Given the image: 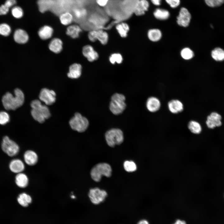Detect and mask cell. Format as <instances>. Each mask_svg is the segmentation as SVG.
Listing matches in <instances>:
<instances>
[{
	"mask_svg": "<svg viewBox=\"0 0 224 224\" xmlns=\"http://www.w3.org/2000/svg\"><path fill=\"white\" fill-rule=\"evenodd\" d=\"M14 95L7 92L2 97V102L4 108L7 110H15L21 106L24 102V95L19 88L14 91Z\"/></svg>",
	"mask_w": 224,
	"mask_h": 224,
	"instance_id": "6da1fadb",
	"label": "cell"
},
{
	"mask_svg": "<svg viewBox=\"0 0 224 224\" xmlns=\"http://www.w3.org/2000/svg\"><path fill=\"white\" fill-rule=\"evenodd\" d=\"M32 108L31 114L35 120L40 123H42L46 119L50 116V113L48 108L45 105H42L39 100H35L31 103Z\"/></svg>",
	"mask_w": 224,
	"mask_h": 224,
	"instance_id": "7a4b0ae2",
	"label": "cell"
},
{
	"mask_svg": "<svg viewBox=\"0 0 224 224\" xmlns=\"http://www.w3.org/2000/svg\"><path fill=\"white\" fill-rule=\"evenodd\" d=\"M111 166L107 163H100L95 165L91 171V176L95 181L98 182L101 180L102 176L110 177L112 174Z\"/></svg>",
	"mask_w": 224,
	"mask_h": 224,
	"instance_id": "3957f363",
	"label": "cell"
},
{
	"mask_svg": "<svg viewBox=\"0 0 224 224\" xmlns=\"http://www.w3.org/2000/svg\"><path fill=\"white\" fill-rule=\"evenodd\" d=\"M125 97L122 94L115 93L111 97L109 108L114 114L117 115L122 114L126 106L125 103Z\"/></svg>",
	"mask_w": 224,
	"mask_h": 224,
	"instance_id": "277c9868",
	"label": "cell"
},
{
	"mask_svg": "<svg viewBox=\"0 0 224 224\" xmlns=\"http://www.w3.org/2000/svg\"><path fill=\"white\" fill-rule=\"evenodd\" d=\"M105 137L107 144L111 147L120 144L124 140L123 132L117 128H112L107 131L105 133Z\"/></svg>",
	"mask_w": 224,
	"mask_h": 224,
	"instance_id": "5b68a950",
	"label": "cell"
},
{
	"mask_svg": "<svg viewBox=\"0 0 224 224\" xmlns=\"http://www.w3.org/2000/svg\"><path fill=\"white\" fill-rule=\"evenodd\" d=\"M71 128L79 132L85 131L89 125L88 120L80 113H76L69 121Z\"/></svg>",
	"mask_w": 224,
	"mask_h": 224,
	"instance_id": "8992f818",
	"label": "cell"
},
{
	"mask_svg": "<svg viewBox=\"0 0 224 224\" xmlns=\"http://www.w3.org/2000/svg\"><path fill=\"white\" fill-rule=\"evenodd\" d=\"M1 147L2 151L10 156L16 155L19 151L18 145L7 136H5L3 138Z\"/></svg>",
	"mask_w": 224,
	"mask_h": 224,
	"instance_id": "52a82bcc",
	"label": "cell"
},
{
	"mask_svg": "<svg viewBox=\"0 0 224 224\" xmlns=\"http://www.w3.org/2000/svg\"><path fill=\"white\" fill-rule=\"evenodd\" d=\"M88 37L89 40L94 42L98 40L103 45L106 44L109 40V35L104 29H98L89 31Z\"/></svg>",
	"mask_w": 224,
	"mask_h": 224,
	"instance_id": "ba28073f",
	"label": "cell"
},
{
	"mask_svg": "<svg viewBox=\"0 0 224 224\" xmlns=\"http://www.w3.org/2000/svg\"><path fill=\"white\" fill-rule=\"evenodd\" d=\"M88 195L91 201L93 203L98 204L105 200L107 194L104 190L100 189L98 188H95L90 190Z\"/></svg>",
	"mask_w": 224,
	"mask_h": 224,
	"instance_id": "9c48e42d",
	"label": "cell"
},
{
	"mask_svg": "<svg viewBox=\"0 0 224 224\" xmlns=\"http://www.w3.org/2000/svg\"><path fill=\"white\" fill-rule=\"evenodd\" d=\"M56 93L52 90L46 88L42 89L39 96L40 99L46 105H50L54 103L56 100Z\"/></svg>",
	"mask_w": 224,
	"mask_h": 224,
	"instance_id": "30bf717a",
	"label": "cell"
},
{
	"mask_svg": "<svg viewBox=\"0 0 224 224\" xmlns=\"http://www.w3.org/2000/svg\"><path fill=\"white\" fill-rule=\"evenodd\" d=\"M178 24L182 26H187L189 23L191 15L188 10L184 7L181 8L177 18Z\"/></svg>",
	"mask_w": 224,
	"mask_h": 224,
	"instance_id": "8fae6325",
	"label": "cell"
},
{
	"mask_svg": "<svg viewBox=\"0 0 224 224\" xmlns=\"http://www.w3.org/2000/svg\"><path fill=\"white\" fill-rule=\"evenodd\" d=\"M82 53L83 56L90 62H93L98 59L99 57L98 53L90 45H86L82 49Z\"/></svg>",
	"mask_w": 224,
	"mask_h": 224,
	"instance_id": "7c38bea8",
	"label": "cell"
},
{
	"mask_svg": "<svg viewBox=\"0 0 224 224\" xmlns=\"http://www.w3.org/2000/svg\"><path fill=\"white\" fill-rule=\"evenodd\" d=\"M221 119L222 117L220 114L216 112H212L207 117V125L210 128L219 127L222 125Z\"/></svg>",
	"mask_w": 224,
	"mask_h": 224,
	"instance_id": "4fadbf2b",
	"label": "cell"
},
{
	"mask_svg": "<svg viewBox=\"0 0 224 224\" xmlns=\"http://www.w3.org/2000/svg\"><path fill=\"white\" fill-rule=\"evenodd\" d=\"M161 105L159 99L154 96L148 98L146 101V106L147 110L151 112H155L158 110Z\"/></svg>",
	"mask_w": 224,
	"mask_h": 224,
	"instance_id": "5bb4252c",
	"label": "cell"
},
{
	"mask_svg": "<svg viewBox=\"0 0 224 224\" xmlns=\"http://www.w3.org/2000/svg\"><path fill=\"white\" fill-rule=\"evenodd\" d=\"M72 11L73 20L81 24L85 20L87 13L85 8L76 7L73 9Z\"/></svg>",
	"mask_w": 224,
	"mask_h": 224,
	"instance_id": "9a60e30c",
	"label": "cell"
},
{
	"mask_svg": "<svg viewBox=\"0 0 224 224\" xmlns=\"http://www.w3.org/2000/svg\"><path fill=\"white\" fill-rule=\"evenodd\" d=\"M168 107L169 111L172 113L176 114L182 111L184 106L180 100L173 99L168 103Z\"/></svg>",
	"mask_w": 224,
	"mask_h": 224,
	"instance_id": "2e32d148",
	"label": "cell"
},
{
	"mask_svg": "<svg viewBox=\"0 0 224 224\" xmlns=\"http://www.w3.org/2000/svg\"><path fill=\"white\" fill-rule=\"evenodd\" d=\"M82 66L79 63H74L71 65L67 74L68 77L72 79H77L81 75Z\"/></svg>",
	"mask_w": 224,
	"mask_h": 224,
	"instance_id": "e0dca14e",
	"label": "cell"
},
{
	"mask_svg": "<svg viewBox=\"0 0 224 224\" xmlns=\"http://www.w3.org/2000/svg\"><path fill=\"white\" fill-rule=\"evenodd\" d=\"M13 38L15 41L19 44L26 43L29 40V35L27 33L21 29H18L14 32Z\"/></svg>",
	"mask_w": 224,
	"mask_h": 224,
	"instance_id": "ac0fdd59",
	"label": "cell"
},
{
	"mask_svg": "<svg viewBox=\"0 0 224 224\" xmlns=\"http://www.w3.org/2000/svg\"><path fill=\"white\" fill-rule=\"evenodd\" d=\"M9 168L13 173L18 174L22 172L24 170L25 166L24 163L20 159H14L12 160L9 164Z\"/></svg>",
	"mask_w": 224,
	"mask_h": 224,
	"instance_id": "d6986e66",
	"label": "cell"
},
{
	"mask_svg": "<svg viewBox=\"0 0 224 224\" xmlns=\"http://www.w3.org/2000/svg\"><path fill=\"white\" fill-rule=\"evenodd\" d=\"M149 3L147 0H138L134 9V13L137 16L144 15L149 7Z\"/></svg>",
	"mask_w": 224,
	"mask_h": 224,
	"instance_id": "ffe728a7",
	"label": "cell"
},
{
	"mask_svg": "<svg viewBox=\"0 0 224 224\" xmlns=\"http://www.w3.org/2000/svg\"><path fill=\"white\" fill-rule=\"evenodd\" d=\"M24 159L26 163L28 165L33 166L38 162V156L34 151L29 150L26 151L24 154Z\"/></svg>",
	"mask_w": 224,
	"mask_h": 224,
	"instance_id": "44dd1931",
	"label": "cell"
},
{
	"mask_svg": "<svg viewBox=\"0 0 224 224\" xmlns=\"http://www.w3.org/2000/svg\"><path fill=\"white\" fill-rule=\"evenodd\" d=\"M53 33V29L51 26L45 25L41 27L38 31L40 38L43 40H46L51 38Z\"/></svg>",
	"mask_w": 224,
	"mask_h": 224,
	"instance_id": "7402d4cb",
	"label": "cell"
},
{
	"mask_svg": "<svg viewBox=\"0 0 224 224\" xmlns=\"http://www.w3.org/2000/svg\"><path fill=\"white\" fill-rule=\"evenodd\" d=\"M49 48L51 51L55 53H59L63 49V42L59 38H54L50 41Z\"/></svg>",
	"mask_w": 224,
	"mask_h": 224,
	"instance_id": "603a6c76",
	"label": "cell"
},
{
	"mask_svg": "<svg viewBox=\"0 0 224 224\" xmlns=\"http://www.w3.org/2000/svg\"><path fill=\"white\" fill-rule=\"evenodd\" d=\"M82 29L80 26L72 25L68 27L66 33L72 38L76 39L79 37L80 34L82 31Z\"/></svg>",
	"mask_w": 224,
	"mask_h": 224,
	"instance_id": "cb8c5ba5",
	"label": "cell"
},
{
	"mask_svg": "<svg viewBox=\"0 0 224 224\" xmlns=\"http://www.w3.org/2000/svg\"><path fill=\"white\" fill-rule=\"evenodd\" d=\"M115 28L121 37L124 38L127 37L130 30L129 26L127 23L124 22H119L116 25Z\"/></svg>",
	"mask_w": 224,
	"mask_h": 224,
	"instance_id": "d4e9b609",
	"label": "cell"
},
{
	"mask_svg": "<svg viewBox=\"0 0 224 224\" xmlns=\"http://www.w3.org/2000/svg\"><path fill=\"white\" fill-rule=\"evenodd\" d=\"M54 0H38L37 4L40 11L44 13L51 10L54 3Z\"/></svg>",
	"mask_w": 224,
	"mask_h": 224,
	"instance_id": "484cf974",
	"label": "cell"
},
{
	"mask_svg": "<svg viewBox=\"0 0 224 224\" xmlns=\"http://www.w3.org/2000/svg\"><path fill=\"white\" fill-rule=\"evenodd\" d=\"M15 181L18 187L23 188L27 186L29 180L27 176L25 174L21 172L17 174Z\"/></svg>",
	"mask_w": 224,
	"mask_h": 224,
	"instance_id": "4316f807",
	"label": "cell"
},
{
	"mask_svg": "<svg viewBox=\"0 0 224 224\" xmlns=\"http://www.w3.org/2000/svg\"><path fill=\"white\" fill-rule=\"evenodd\" d=\"M18 203L21 206L24 207H27L28 205L31 203L32 198L29 194L23 193L20 194L17 198Z\"/></svg>",
	"mask_w": 224,
	"mask_h": 224,
	"instance_id": "83f0119b",
	"label": "cell"
},
{
	"mask_svg": "<svg viewBox=\"0 0 224 224\" xmlns=\"http://www.w3.org/2000/svg\"><path fill=\"white\" fill-rule=\"evenodd\" d=\"M147 36L149 39L153 42L157 41L161 39L162 34L161 31L159 29H154L149 30L147 33Z\"/></svg>",
	"mask_w": 224,
	"mask_h": 224,
	"instance_id": "f1b7e54d",
	"label": "cell"
},
{
	"mask_svg": "<svg viewBox=\"0 0 224 224\" xmlns=\"http://www.w3.org/2000/svg\"><path fill=\"white\" fill-rule=\"evenodd\" d=\"M188 127L190 132L194 134H199L202 131L200 124L194 120L190 121L188 124Z\"/></svg>",
	"mask_w": 224,
	"mask_h": 224,
	"instance_id": "f546056e",
	"label": "cell"
},
{
	"mask_svg": "<svg viewBox=\"0 0 224 224\" xmlns=\"http://www.w3.org/2000/svg\"><path fill=\"white\" fill-rule=\"evenodd\" d=\"M60 22L63 25H68L70 24L73 20L72 15L69 12H65L59 16Z\"/></svg>",
	"mask_w": 224,
	"mask_h": 224,
	"instance_id": "4dcf8cb0",
	"label": "cell"
},
{
	"mask_svg": "<svg viewBox=\"0 0 224 224\" xmlns=\"http://www.w3.org/2000/svg\"><path fill=\"white\" fill-rule=\"evenodd\" d=\"M153 14L156 19L160 20H166L170 16V13L167 10L161 8L156 9Z\"/></svg>",
	"mask_w": 224,
	"mask_h": 224,
	"instance_id": "1f68e13d",
	"label": "cell"
},
{
	"mask_svg": "<svg viewBox=\"0 0 224 224\" xmlns=\"http://www.w3.org/2000/svg\"><path fill=\"white\" fill-rule=\"evenodd\" d=\"M212 57L217 61H222L224 60V50L220 48H217L212 52Z\"/></svg>",
	"mask_w": 224,
	"mask_h": 224,
	"instance_id": "d6a6232c",
	"label": "cell"
},
{
	"mask_svg": "<svg viewBox=\"0 0 224 224\" xmlns=\"http://www.w3.org/2000/svg\"><path fill=\"white\" fill-rule=\"evenodd\" d=\"M123 60L122 55L119 53H114L110 55L109 60L112 64L115 63L120 64L122 63Z\"/></svg>",
	"mask_w": 224,
	"mask_h": 224,
	"instance_id": "836d02e7",
	"label": "cell"
},
{
	"mask_svg": "<svg viewBox=\"0 0 224 224\" xmlns=\"http://www.w3.org/2000/svg\"><path fill=\"white\" fill-rule=\"evenodd\" d=\"M124 170L128 172H133L136 171L137 169V166L133 161H126L124 163Z\"/></svg>",
	"mask_w": 224,
	"mask_h": 224,
	"instance_id": "e575fe53",
	"label": "cell"
},
{
	"mask_svg": "<svg viewBox=\"0 0 224 224\" xmlns=\"http://www.w3.org/2000/svg\"><path fill=\"white\" fill-rule=\"evenodd\" d=\"M180 54L182 58L186 60L190 59L194 56L193 51L188 48H185L182 49Z\"/></svg>",
	"mask_w": 224,
	"mask_h": 224,
	"instance_id": "d590c367",
	"label": "cell"
},
{
	"mask_svg": "<svg viewBox=\"0 0 224 224\" xmlns=\"http://www.w3.org/2000/svg\"><path fill=\"white\" fill-rule=\"evenodd\" d=\"M11 29L10 26L7 24L3 23L0 24V35L7 36L11 32Z\"/></svg>",
	"mask_w": 224,
	"mask_h": 224,
	"instance_id": "8d00e7d4",
	"label": "cell"
},
{
	"mask_svg": "<svg viewBox=\"0 0 224 224\" xmlns=\"http://www.w3.org/2000/svg\"><path fill=\"white\" fill-rule=\"evenodd\" d=\"M11 13L14 17L17 19L22 17L23 15L22 9L19 6L13 7L11 10Z\"/></svg>",
	"mask_w": 224,
	"mask_h": 224,
	"instance_id": "74e56055",
	"label": "cell"
},
{
	"mask_svg": "<svg viewBox=\"0 0 224 224\" xmlns=\"http://www.w3.org/2000/svg\"><path fill=\"white\" fill-rule=\"evenodd\" d=\"M9 114L5 111H0V124L5 125L10 121Z\"/></svg>",
	"mask_w": 224,
	"mask_h": 224,
	"instance_id": "f35d334b",
	"label": "cell"
},
{
	"mask_svg": "<svg viewBox=\"0 0 224 224\" xmlns=\"http://www.w3.org/2000/svg\"><path fill=\"white\" fill-rule=\"evenodd\" d=\"M206 4L211 7H219L221 4L217 0H204Z\"/></svg>",
	"mask_w": 224,
	"mask_h": 224,
	"instance_id": "ab89813d",
	"label": "cell"
},
{
	"mask_svg": "<svg viewBox=\"0 0 224 224\" xmlns=\"http://www.w3.org/2000/svg\"><path fill=\"white\" fill-rule=\"evenodd\" d=\"M166 2L168 3L172 8H175L180 4V0H165Z\"/></svg>",
	"mask_w": 224,
	"mask_h": 224,
	"instance_id": "60d3db41",
	"label": "cell"
},
{
	"mask_svg": "<svg viewBox=\"0 0 224 224\" xmlns=\"http://www.w3.org/2000/svg\"><path fill=\"white\" fill-rule=\"evenodd\" d=\"M9 8L4 4L0 6V15L6 14L9 12Z\"/></svg>",
	"mask_w": 224,
	"mask_h": 224,
	"instance_id": "b9f144b4",
	"label": "cell"
},
{
	"mask_svg": "<svg viewBox=\"0 0 224 224\" xmlns=\"http://www.w3.org/2000/svg\"><path fill=\"white\" fill-rule=\"evenodd\" d=\"M16 3V0H6L4 4L8 8L13 6Z\"/></svg>",
	"mask_w": 224,
	"mask_h": 224,
	"instance_id": "7bdbcfd3",
	"label": "cell"
},
{
	"mask_svg": "<svg viewBox=\"0 0 224 224\" xmlns=\"http://www.w3.org/2000/svg\"><path fill=\"white\" fill-rule=\"evenodd\" d=\"M109 0H95L97 4L100 7H104L107 5Z\"/></svg>",
	"mask_w": 224,
	"mask_h": 224,
	"instance_id": "ee69618b",
	"label": "cell"
},
{
	"mask_svg": "<svg viewBox=\"0 0 224 224\" xmlns=\"http://www.w3.org/2000/svg\"><path fill=\"white\" fill-rule=\"evenodd\" d=\"M151 1L154 5L158 6L160 5L161 0H151Z\"/></svg>",
	"mask_w": 224,
	"mask_h": 224,
	"instance_id": "f6af8a7d",
	"label": "cell"
},
{
	"mask_svg": "<svg viewBox=\"0 0 224 224\" xmlns=\"http://www.w3.org/2000/svg\"><path fill=\"white\" fill-rule=\"evenodd\" d=\"M173 224H186V222L183 220H177Z\"/></svg>",
	"mask_w": 224,
	"mask_h": 224,
	"instance_id": "bcb514c9",
	"label": "cell"
},
{
	"mask_svg": "<svg viewBox=\"0 0 224 224\" xmlns=\"http://www.w3.org/2000/svg\"><path fill=\"white\" fill-rule=\"evenodd\" d=\"M137 224H149V223L147 220L143 219L140 221Z\"/></svg>",
	"mask_w": 224,
	"mask_h": 224,
	"instance_id": "7dc6e473",
	"label": "cell"
},
{
	"mask_svg": "<svg viewBox=\"0 0 224 224\" xmlns=\"http://www.w3.org/2000/svg\"><path fill=\"white\" fill-rule=\"evenodd\" d=\"M221 4H222L224 3V0H217Z\"/></svg>",
	"mask_w": 224,
	"mask_h": 224,
	"instance_id": "c3c4849f",
	"label": "cell"
},
{
	"mask_svg": "<svg viewBox=\"0 0 224 224\" xmlns=\"http://www.w3.org/2000/svg\"><path fill=\"white\" fill-rule=\"evenodd\" d=\"M71 197L72 199H74L75 198V196L73 195L71 196Z\"/></svg>",
	"mask_w": 224,
	"mask_h": 224,
	"instance_id": "681fc988",
	"label": "cell"
}]
</instances>
